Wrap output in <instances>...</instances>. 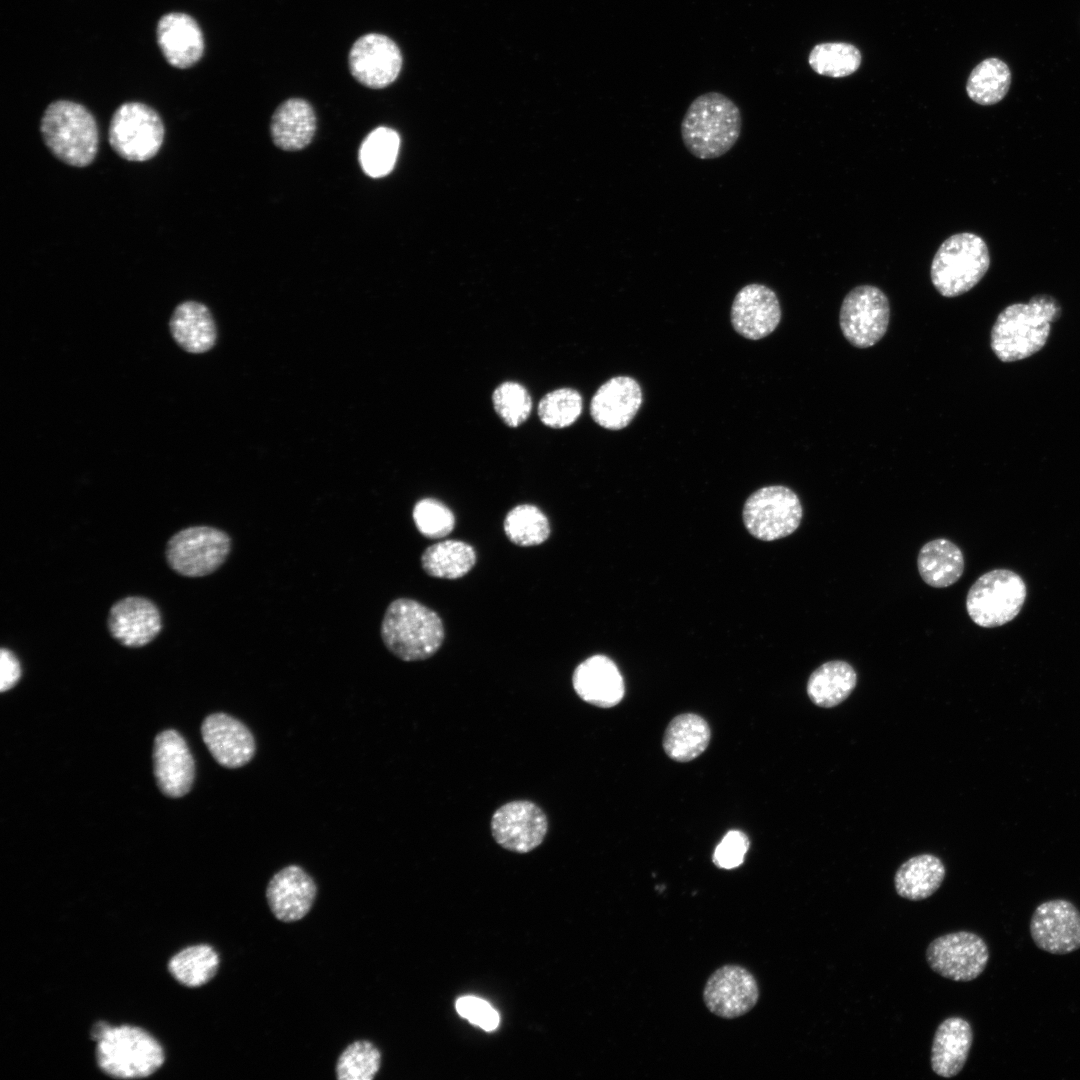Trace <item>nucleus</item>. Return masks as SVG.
Masks as SVG:
<instances>
[{"mask_svg":"<svg viewBox=\"0 0 1080 1080\" xmlns=\"http://www.w3.org/2000/svg\"><path fill=\"white\" fill-rule=\"evenodd\" d=\"M1059 302L1047 294L1035 295L1027 303H1013L1003 309L991 330V348L1002 362L1030 357L1041 350L1051 324L1061 315Z\"/></svg>","mask_w":1080,"mask_h":1080,"instance_id":"obj_1","label":"nucleus"},{"mask_svg":"<svg viewBox=\"0 0 1080 1080\" xmlns=\"http://www.w3.org/2000/svg\"><path fill=\"white\" fill-rule=\"evenodd\" d=\"M741 129L742 116L738 106L719 92L696 97L680 126L684 146L702 160L726 154L737 142Z\"/></svg>","mask_w":1080,"mask_h":1080,"instance_id":"obj_2","label":"nucleus"},{"mask_svg":"<svg viewBox=\"0 0 1080 1080\" xmlns=\"http://www.w3.org/2000/svg\"><path fill=\"white\" fill-rule=\"evenodd\" d=\"M380 633L386 648L397 658L409 662L430 658L445 638L440 616L410 598H398L388 605Z\"/></svg>","mask_w":1080,"mask_h":1080,"instance_id":"obj_3","label":"nucleus"},{"mask_svg":"<svg viewBox=\"0 0 1080 1080\" xmlns=\"http://www.w3.org/2000/svg\"><path fill=\"white\" fill-rule=\"evenodd\" d=\"M40 132L50 152L69 166L86 167L97 155V123L82 104L63 99L50 103L41 118Z\"/></svg>","mask_w":1080,"mask_h":1080,"instance_id":"obj_4","label":"nucleus"},{"mask_svg":"<svg viewBox=\"0 0 1080 1080\" xmlns=\"http://www.w3.org/2000/svg\"><path fill=\"white\" fill-rule=\"evenodd\" d=\"M96 1059L107 1075L119 1079L145 1078L156 1072L165 1055L160 1043L136 1026L112 1027L97 1041Z\"/></svg>","mask_w":1080,"mask_h":1080,"instance_id":"obj_5","label":"nucleus"},{"mask_svg":"<svg viewBox=\"0 0 1080 1080\" xmlns=\"http://www.w3.org/2000/svg\"><path fill=\"white\" fill-rule=\"evenodd\" d=\"M989 266V250L983 238L970 232L957 233L944 240L935 253L931 281L942 296L956 297L978 284Z\"/></svg>","mask_w":1080,"mask_h":1080,"instance_id":"obj_6","label":"nucleus"},{"mask_svg":"<svg viewBox=\"0 0 1080 1080\" xmlns=\"http://www.w3.org/2000/svg\"><path fill=\"white\" fill-rule=\"evenodd\" d=\"M229 534L219 528L197 525L173 534L165 547L168 566L177 574L197 578L218 570L231 552Z\"/></svg>","mask_w":1080,"mask_h":1080,"instance_id":"obj_7","label":"nucleus"},{"mask_svg":"<svg viewBox=\"0 0 1080 1080\" xmlns=\"http://www.w3.org/2000/svg\"><path fill=\"white\" fill-rule=\"evenodd\" d=\"M1026 585L1015 572L994 569L981 575L971 586L966 609L980 627L994 628L1012 621L1021 611Z\"/></svg>","mask_w":1080,"mask_h":1080,"instance_id":"obj_8","label":"nucleus"},{"mask_svg":"<svg viewBox=\"0 0 1080 1080\" xmlns=\"http://www.w3.org/2000/svg\"><path fill=\"white\" fill-rule=\"evenodd\" d=\"M165 126L158 112L147 104L130 101L113 113L108 142L121 158L132 162L152 159L160 150Z\"/></svg>","mask_w":1080,"mask_h":1080,"instance_id":"obj_9","label":"nucleus"},{"mask_svg":"<svg viewBox=\"0 0 1080 1080\" xmlns=\"http://www.w3.org/2000/svg\"><path fill=\"white\" fill-rule=\"evenodd\" d=\"M802 506L790 488L774 485L755 491L746 500L743 520L749 533L763 541L792 534L802 519Z\"/></svg>","mask_w":1080,"mask_h":1080,"instance_id":"obj_10","label":"nucleus"},{"mask_svg":"<svg viewBox=\"0 0 1080 1080\" xmlns=\"http://www.w3.org/2000/svg\"><path fill=\"white\" fill-rule=\"evenodd\" d=\"M929 967L943 978L969 982L985 970L990 952L985 940L970 931H957L932 940L926 949Z\"/></svg>","mask_w":1080,"mask_h":1080,"instance_id":"obj_11","label":"nucleus"},{"mask_svg":"<svg viewBox=\"0 0 1080 1080\" xmlns=\"http://www.w3.org/2000/svg\"><path fill=\"white\" fill-rule=\"evenodd\" d=\"M889 315V302L882 290L872 285L857 286L842 302L840 328L853 346L868 348L886 333Z\"/></svg>","mask_w":1080,"mask_h":1080,"instance_id":"obj_12","label":"nucleus"},{"mask_svg":"<svg viewBox=\"0 0 1080 1080\" xmlns=\"http://www.w3.org/2000/svg\"><path fill=\"white\" fill-rule=\"evenodd\" d=\"M759 986L745 967L727 964L716 969L706 981L703 1000L707 1009L723 1019L741 1017L759 1000Z\"/></svg>","mask_w":1080,"mask_h":1080,"instance_id":"obj_13","label":"nucleus"},{"mask_svg":"<svg viewBox=\"0 0 1080 1080\" xmlns=\"http://www.w3.org/2000/svg\"><path fill=\"white\" fill-rule=\"evenodd\" d=\"M494 840L504 849L527 853L538 847L548 830L544 811L534 802L515 800L500 806L490 823Z\"/></svg>","mask_w":1080,"mask_h":1080,"instance_id":"obj_14","label":"nucleus"},{"mask_svg":"<svg viewBox=\"0 0 1080 1080\" xmlns=\"http://www.w3.org/2000/svg\"><path fill=\"white\" fill-rule=\"evenodd\" d=\"M352 76L362 85L380 89L389 86L402 68V54L398 45L379 33H368L358 38L348 56Z\"/></svg>","mask_w":1080,"mask_h":1080,"instance_id":"obj_15","label":"nucleus"},{"mask_svg":"<svg viewBox=\"0 0 1080 1080\" xmlns=\"http://www.w3.org/2000/svg\"><path fill=\"white\" fill-rule=\"evenodd\" d=\"M1030 934L1038 948L1055 955L1080 949V911L1068 900L1039 904L1030 920Z\"/></svg>","mask_w":1080,"mask_h":1080,"instance_id":"obj_16","label":"nucleus"},{"mask_svg":"<svg viewBox=\"0 0 1080 1080\" xmlns=\"http://www.w3.org/2000/svg\"><path fill=\"white\" fill-rule=\"evenodd\" d=\"M107 628L113 639L128 648H140L151 643L162 630V615L158 606L143 596H127L110 608Z\"/></svg>","mask_w":1080,"mask_h":1080,"instance_id":"obj_17","label":"nucleus"},{"mask_svg":"<svg viewBox=\"0 0 1080 1080\" xmlns=\"http://www.w3.org/2000/svg\"><path fill=\"white\" fill-rule=\"evenodd\" d=\"M781 319L776 293L769 287L751 283L742 287L734 297L731 322L737 333L751 340L771 334Z\"/></svg>","mask_w":1080,"mask_h":1080,"instance_id":"obj_18","label":"nucleus"},{"mask_svg":"<svg viewBox=\"0 0 1080 1080\" xmlns=\"http://www.w3.org/2000/svg\"><path fill=\"white\" fill-rule=\"evenodd\" d=\"M316 897L314 879L298 865H288L279 870L266 888V899L272 914L285 923L304 918L312 909Z\"/></svg>","mask_w":1080,"mask_h":1080,"instance_id":"obj_19","label":"nucleus"},{"mask_svg":"<svg viewBox=\"0 0 1080 1080\" xmlns=\"http://www.w3.org/2000/svg\"><path fill=\"white\" fill-rule=\"evenodd\" d=\"M154 775L163 794L182 797L192 787L195 765L191 752L175 730L159 733L153 748Z\"/></svg>","mask_w":1080,"mask_h":1080,"instance_id":"obj_20","label":"nucleus"},{"mask_svg":"<svg viewBox=\"0 0 1080 1080\" xmlns=\"http://www.w3.org/2000/svg\"><path fill=\"white\" fill-rule=\"evenodd\" d=\"M201 734L213 758L226 768L242 767L255 754V740L251 731L228 714L208 715L202 723Z\"/></svg>","mask_w":1080,"mask_h":1080,"instance_id":"obj_21","label":"nucleus"},{"mask_svg":"<svg viewBox=\"0 0 1080 1080\" xmlns=\"http://www.w3.org/2000/svg\"><path fill=\"white\" fill-rule=\"evenodd\" d=\"M642 392L638 382L629 376H617L599 387L590 404L593 420L609 430L626 427L638 412Z\"/></svg>","mask_w":1080,"mask_h":1080,"instance_id":"obj_22","label":"nucleus"},{"mask_svg":"<svg viewBox=\"0 0 1080 1080\" xmlns=\"http://www.w3.org/2000/svg\"><path fill=\"white\" fill-rule=\"evenodd\" d=\"M157 42L173 67L186 69L196 64L204 52V38L196 20L182 12L163 15L157 24Z\"/></svg>","mask_w":1080,"mask_h":1080,"instance_id":"obj_23","label":"nucleus"},{"mask_svg":"<svg viewBox=\"0 0 1080 1080\" xmlns=\"http://www.w3.org/2000/svg\"><path fill=\"white\" fill-rule=\"evenodd\" d=\"M572 684L582 700L601 708L617 705L625 692L618 667L604 655H594L580 663L574 670Z\"/></svg>","mask_w":1080,"mask_h":1080,"instance_id":"obj_24","label":"nucleus"},{"mask_svg":"<svg viewBox=\"0 0 1080 1080\" xmlns=\"http://www.w3.org/2000/svg\"><path fill=\"white\" fill-rule=\"evenodd\" d=\"M973 1029L964 1018L952 1016L937 1027L931 1046L933 1072L944 1078L958 1075L964 1068L973 1043Z\"/></svg>","mask_w":1080,"mask_h":1080,"instance_id":"obj_25","label":"nucleus"},{"mask_svg":"<svg viewBox=\"0 0 1080 1080\" xmlns=\"http://www.w3.org/2000/svg\"><path fill=\"white\" fill-rule=\"evenodd\" d=\"M169 328L175 342L188 353H204L215 345L214 319L200 302L189 300L177 305L170 317Z\"/></svg>","mask_w":1080,"mask_h":1080,"instance_id":"obj_26","label":"nucleus"},{"mask_svg":"<svg viewBox=\"0 0 1080 1080\" xmlns=\"http://www.w3.org/2000/svg\"><path fill=\"white\" fill-rule=\"evenodd\" d=\"M274 144L285 151H297L311 142L316 131V116L312 106L302 98H290L281 103L271 120Z\"/></svg>","mask_w":1080,"mask_h":1080,"instance_id":"obj_27","label":"nucleus"},{"mask_svg":"<svg viewBox=\"0 0 1080 1080\" xmlns=\"http://www.w3.org/2000/svg\"><path fill=\"white\" fill-rule=\"evenodd\" d=\"M945 875V865L939 857L928 853L920 854L900 865L894 876V887L900 897L921 901L940 888Z\"/></svg>","mask_w":1080,"mask_h":1080,"instance_id":"obj_28","label":"nucleus"},{"mask_svg":"<svg viewBox=\"0 0 1080 1080\" xmlns=\"http://www.w3.org/2000/svg\"><path fill=\"white\" fill-rule=\"evenodd\" d=\"M917 566L926 584L944 588L954 584L962 576L964 557L956 544L939 538L923 545L918 554Z\"/></svg>","mask_w":1080,"mask_h":1080,"instance_id":"obj_29","label":"nucleus"},{"mask_svg":"<svg viewBox=\"0 0 1080 1080\" xmlns=\"http://www.w3.org/2000/svg\"><path fill=\"white\" fill-rule=\"evenodd\" d=\"M857 684V673L846 661H828L812 672L807 694L819 707L832 708L845 701Z\"/></svg>","mask_w":1080,"mask_h":1080,"instance_id":"obj_30","label":"nucleus"},{"mask_svg":"<svg viewBox=\"0 0 1080 1080\" xmlns=\"http://www.w3.org/2000/svg\"><path fill=\"white\" fill-rule=\"evenodd\" d=\"M711 738V731L704 718L693 713L674 717L663 737L666 754L677 762H688L702 754Z\"/></svg>","mask_w":1080,"mask_h":1080,"instance_id":"obj_31","label":"nucleus"},{"mask_svg":"<svg viewBox=\"0 0 1080 1080\" xmlns=\"http://www.w3.org/2000/svg\"><path fill=\"white\" fill-rule=\"evenodd\" d=\"M476 563L474 548L463 541L446 540L426 548L421 556L423 570L430 576L457 579L465 576Z\"/></svg>","mask_w":1080,"mask_h":1080,"instance_id":"obj_32","label":"nucleus"},{"mask_svg":"<svg viewBox=\"0 0 1080 1080\" xmlns=\"http://www.w3.org/2000/svg\"><path fill=\"white\" fill-rule=\"evenodd\" d=\"M219 964V955L211 945L197 944L175 954L168 963V970L179 983L199 987L214 978Z\"/></svg>","mask_w":1080,"mask_h":1080,"instance_id":"obj_33","label":"nucleus"},{"mask_svg":"<svg viewBox=\"0 0 1080 1080\" xmlns=\"http://www.w3.org/2000/svg\"><path fill=\"white\" fill-rule=\"evenodd\" d=\"M1011 84L1008 65L999 58L981 61L971 71L966 92L971 100L980 105H993L1007 94Z\"/></svg>","mask_w":1080,"mask_h":1080,"instance_id":"obj_34","label":"nucleus"},{"mask_svg":"<svg viewBox=\"0 0 1080 1080\" xmlns=\"http://www.w3.org/2000/svg\"><path fill=\"white\" fill-rule=\"evenodd\" d=\"M399 146V135L391 128L378 127L370 132L359 149V163L364 173L372 178L389 174L395 165Z\"/></svg>","mask_w":1080,"mask_h":1080,"instance_id":"obj_35","label":"nucleus"},{"mask_svg":"<svg viewBox=\"0 0 1080 1080\" xmlns=\"http://www.w3.org/2000/svg\"><path fill=\"white\" fill-rule=\"evenodd\" d=\"M504 531L508 539L518 546H535L548 539L550 524L538 507L521 504L507 513Z\"/></svg>","mask_w":1080,"mask_h":1080,"instance_id":"obj_36","label":"nucleus"},{"mask_svg":"<svg viewBox=\"0 0 1080 1080\" xmlns=\"http://www.w3.org/2000/svg\"><path fill=\"white\" fill-rule=\"evenodd\" d=\"M808 62L819 75L846 77L859 68L861 53L849 43H821L811 50Z\"/></svg>","mask_w":1080,"mask_h":1080,"instance_id":"obj_37","label":"nucleus"},{"mask_svg":"<svg viewBox=\"0 0 1080 1080\" xmlns=\"http://www.w3.org/2000/svg\"><path fill=\"white\" fill-rule=\"evenodd\" d=\"M381 1067V1052L370 1041L350 1043L339 1055L335 1072L338 1080H372Z\"/></svg>","mask_w":1080,"mask_h":1080,"instance_id":"obj_38","label":"nucleus"},{"mask_svg":"<svg viewBox=\"0 0 1080 1080\" xmlns=\"http://www.w3.org/2000/svg\"><path fill=\"white\" fill-rule=\"evenodd\" d=\"M582 406L579 392L571 388H561L547 393L540 400L538 415L546 426L564 428L577 420Z\"/></svg>","mask_w":1080,"mask_h":1080,"instance_id":"obj_39","label":"nucleus"},{"mask_svg":"<svg viewBox=\"0 0 1080 1080\" xmlns=\"http://www.w3.org/2000/svg\"><path fill=\"white\" fill-rule=\"evenodd\" d=\"M494 409L510 427H517L527 420L532 409L531 397L524 386L516 382H504L493 392Z\"/></svg>","mask_w":1080,"mask_h":1080,"instance_id":"obj_40","label":"nucleus"},{"mask_svg":"<svg viewBox=\"0 0 1080 1080\" xmlns=\"http://www.w3.org/2000/svg\"><path fill=\"white\" fill-rule=\"evenodd\" d=\"M412 515L416 528L427 538L445 537L455 526L453 512L444 503L434 498L419 500L413 508Z\"/></svg>","mask_w":1080,"mask_h":1080,"instance_id":"obj_41","label":"nucleus"},{"mask_svg":"<svg viewBox=\"0 0 1080 1080\" xmlns=\"http://www.w3.org/2000/svg\"><path fill=\"white\" fill-rule=\"evenodd\" d=\"M749 848V839L745 833L731 830L726 833L713 853L714 864L721 869H734L740 866Z\"/></svg>","mask_w":1080,"mask_h":1080,"instance_id":"obj_42","label":"nucleus"},{"mask_svg":"<svg viewBox=\"0 0 1080 1080\" xmlns=\"http://www.w3.org/2000/svg\"><path fill=\"white\" fill-rule=\"evenodd\" d=\"M455 1006L460 1016L485 1031H493L499 1025L497 1011L483 999L465 996L459 998Z\"/></svg>","mask_w":1080,"mask_h":1080,"instance_id":"obj_43","label":"nucleus"},{"mask_svg":"<svg viewBox=\"0 0 1080 1080\" xmlns=\"http://www.w3.org/2000/svg\"><path fill=\"white\" fill-rule=\"evenodd\" d=\"M21 677V666L16 655L5 647L0 650V691L13 688Z\"/></svg>","mask_w":1080,"mask_h":1080,"instance_id":"obj_44","label":"nucleus"},{"mask_svg":"<svg viewBox=\"0 0 1080 1080\" xmlns=\"http://www.w3.org/2000/svg\"><path fill=\"white\" fill-rule=\"evenodd\" d=\"M109 1028L110 1025L106 1022L96 1023L91 1030L92 1039L97 1042Z\"/></svg>","mask_w":1080,"mask_h":1080,"instance_id":"obj_45","label":"nucleus"}]
</instances>
